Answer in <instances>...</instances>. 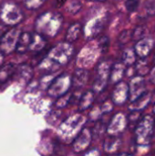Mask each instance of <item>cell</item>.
Masks as SVG:
<instances>
[{
	"instance_id": "20",
	"label": "cell",
	"mask_w": 155,
	"mask_h": 156,
	"mask_svg": "<svg viewBox=\"0 0 155 156\" xmlns=\"http://www.w3.org/2000/svg\"><path fill=\"white\" fill-rule=\"evenodd\" d=\"M68 0H55V5L56 7H61Z\"/></svg>"
},
{
	"instance_id": "7",
	"label": "cell",
	"mask_w": 155,
	"mask_h": 156,
	"mask_svg": "<svg viewBox=\"0 0 155 156\" xmlns=\"http://www.w3.org/2000/svg\"><path fill=\"white\" fill-rule=\"evenodd\" d=\"M81 28H82L81 24L79 22H75V23L71 24L66 33V41L70 44L73 43L74 41H76L79 37Z\"/></svg>"
},
{
	"instance_id": "18",
	"label": "cell",
	"mask_w": 155,
	"mask_h": 156,
	"mask_svg": "<svg viewBox=\"0 0 155 156\" xmlns=\"http://www.w3.org/2000/svg\"><path fill=\"white\" fill-rule=\"evenodd\" d=\"M100 46L101 47V49H106L107 47L109 46V38L107 37H102L99 42Z\"/></svg>"
},
{
	"instance_id": "12",
	"label": "cell",
	"mask_w": 155,
	"mask_h": 156,
	"mask_svg": "<svg viewBox=\"0 0 155 156\" xmlns=\"http://www.w3.org/2000/svg\"><path fill=\"white\" fill-rule=\"evenodd\" d=\"M132 37L136 42L145 37V27L143 26H138L132 31Z\"/></svg>"
},
{
	"instance_id": "19",
	"label": "cell",
	"mask_w": 155,
	"mask_h": 156,
	"mask_svg": "<svg viewBox=\"0 0 155 156\" xmlns=\"http://www.w3.org/2000/svg\"><path fill=\"white\" fill-rule=\"evenodd\" d=\"M5 28V26L0 25V41H1V39L3 38V37L5 35V33L7 32Z\"/></svg>"
},
{
	"instance_id": "3",
	"label": "cell",
	"mask_w": 155,
	"mask_h": 156,
	"mask_svg": "<svg viewBox=\"0 0 155 156\" xmlns=\"http://www.w3.org/2000/svg\"><path fill=\"white\" fill-rule=\"evenodd\" d=\"M0 17L6 25H16L21 22L23 13L21 9L14 3H5L1 7Z\"/></svg>"
},
{
	"instance_id": "2",
	"label": "cell",
	"mask_w": 155,
	"mask_h": 156,
	"mask_svg": "<svg viewBox=\"0 0 155 156\" xmlns=\"http://www.w3.org/2000/svg\"><path fill=\"white\" fill-rule=\"evenodd\" d=\"M74 53V48L72 45L69 42H62L56 47H54L48 52V58L59 65L66 64L72 57Z\"/></svg>"
},
{
	"instance_id": "13",
	"label": "cell",
	"mask_w": 155,
	"mask_h": 156,
	"mask_svg": "<svg viewBox=\"0 0 155 156\" xmlns=\"http://www.w3.org/2000/svg\"><path fill=\"white\" fill-rule=\"evenodd\" d=\"M81 6H82V5H81V3H80L79 0H72V1H70V3L68 5L67 10H68V12H69L70 14H76V13H78V12L80 10Z\"/></svg>"
},
{
	"instance_id": "8",
	"label": "cell",
	"mask_w": 155,
	"mask_h": 156,
	"mask_svg": "<svg viewBox=\"0 0 155 156\" xmlns=\"http://www.w3.org/2000/svg\"><path fill=\"white\" fill-rule=\"evenodd\" d=\"M45 45H46V39H45V37L43 36H41L39 34L33 35L30 49H34V50L39 51V50L43 49Z\"/></svg>"
},
{
	"instance_id": "5",
	"label": "cell",
	"mask_w": 155,
	"mask_h": 156,
	"mask_svg": "<svg viewBox=\"0 0 155 156\" xmlns=\"http://www.w3.org/2000/svg\"><path fill=\"white\" fill-rule=\"evenodd\" d=\"M102 28H103L102 19L99 17H95L93 19H90L85 24V27L83 28L84 35L88 38H94L101 32Z\"/></svg>"
},
{
	"instance_id": "6",
	"label": "cell",
	"mask_w": 155,
	"mask_h": 156,
	"mask_svg": "<svg viewBox=\"0 0 155 156\" xmlns=\"http://www.w3.org/2000/svg\"><path fill=\"white\" fill-rule=\"evenodd\" d=\"M32 37H33V34H30L28 32L20 34L17 44H16V50L19 53H24V52L27 51L28 49H30Z\"/></svg>"
},
{
	"instance_id": "17",
	"label": "cell",
	"mask_w": 155,
	"mask_h": 156,
	"mask_svg": "<svg viewBox=\"0 0 155 156\" xmlns=\"http://www.w3.org/2000/svg\"><path fill=\"white\" fill-rule=\"evenodd\" d=\"M45 0H25L28 8H37L43 4Z\"/></svg>"
},
{
	"instance_id": "14",
	"label": "cell",
	"mask_w": 155,
	"mask_h": 156,
	"mask_svg": "<svg viewBox=\"0 0 155 156\" xmlns=\"http://www.w3.org/2000/svg\"><path fill=\"white\" fill-rule=\"evenodd\" d=\"M144 9L148 15H155V0H147L144 3Z\"/></svg>"
},
{
	"instance_id": "21",
	"label": "cell",
	"mask_w": 155,
	"mask_h": 156,
	"mask_svg": "<svg viewBox=\"0 0 155 156\" xmlns=\"http://www.w3.org/2000/svg\"><path fill=\"white\" fill-rule=\"evenodd\" d=\"M152 78H154V80H155V67L153 68V72H152Z\"/></svg>"
},
{
	"instance_id": "22",
	"label": "cell",
	"mask_w": 155,
	"mask_h": 156,
	"mask_svg": "<svg viewBox=\"0 0 155 156\" xmlns=\"http://www.w3.org/2000/svg\"><path fill=\"white\" fill-rule=\"evenodd\" d=\"M90 1H92V2H104L106 0H90Z\"/></svg>"
},
{
	"instance_id": "15",
	"label": "cell",
	"mask_w": 155,
	"mask_h": 156,
	"mask_svg": "<svg viewBox=\"0 0 155 156\" xmlns=\"http://www.w3.org/2000/svg\"><path fill=\"white\" fill-rule=\"evenodd\" d=\"M125 6L129 12H134L139 6V0H126Z\"/></svg>"
},
{
	"instance_id": "23",
	"label": "cell",
	"mask_w": 155,
	"mask_h": 156,
	"mask_svg": "<svg viewBox=\"0 0 155 156\" xmlns=\"http://www.w3.org/2000/svg\"><path fill=\"white\" fill-rule=\"evenodd\" d=\"M154 60H155V54H154Z\"/></svg>"
},
{
	"instance_id": "9",
	"label": "cell",
	"mask_w": 155,
	"mask_h": 156,
	"mask_svg": "<svg viewBox=\"0 0 155 156\" xmlns=\"http://www.w3.org/2000/svg\"><path fill=\"white\" fill-rule=\"evenodd\" d=\"M136 52L134 50V48H127L126 50H124L123 55H122V61L123 64L127 65V66H131L135 62L136 59Z\"/></svg>"
},
{
	"instance_id": "4",
	"label": "cell",
	"mask_w": 155,
	"mask_h": 156,
	"mask_svg": "<svg viewBox=\"0 0 155 156\" xmlns=\"http://www.w3.org/2000/svg\"><path fill=\"white\" fill-rule=\"evenodd\" d=\"M153 47H154L153 38L145 37L135 43L134 50L137 56H139L141 58H145L152 52Z\"/></svg>"
},
{
	"instance_id": "1",
	"label": "cell",
	"mask_w": 155,
	"mask_h": 156,
	"mask_svg": "<svg viewBox=\"0 0 155 156\" xmlns=\"http://www.w3.org/2000/svg\"><path fill=\"white\" fill-rule=\"evenodd\" d=\"M63 24V17L59 13L47 12L39 16L36 21V30L43 37H56Z\"/></svg>"
},
{
	"instance_id": "11",
	"label": "cell",
	"mask_w": 155,
	"mask_h": 156,
	"mask_svg": "<svg viewBox=\"0 0 155 156\" xmlns=\"http://www.w3.org/2000/svg\"><path fill=\"white\" fill-rule=\"evenodd\" d=\"M88 77V72L85 69H77L74 73V77H73V81L75 85L80 86L81 84H84L86 80Z\"/></svg>"
},
{
	"instance_id": "10",
	"label": "cell",
	"mask_w": 155,
	"mask_h": 156,
	"mask_svg": "<svg viewBox=\"0 0 155 156\" xmlns=\"http://www.w3.org/2000/svg\"><path fill=\"white\" fill-rule=\"evenodd\" d=\"M15 69L13 64H7L0 69V82L6 81L14 73Z\"/></svg>"
},
{
	"instance_id": "16",
	"label": "cell",
	"mask_w": 155,
	"mask_h": 156,
	"mask_svg": "<svg viewBox=\"0 0 155 156\" xmlns=\"http://www.w3.org/2000/svg\"><path fill=\"white\" fill-rule=\"evenodd\" d=\"M132 32H130L129 30H124V31H122V32L120 34L119 41H120L122 44H124V43H126L127 41H129L130 39H132Z\"/></svg>"
}]
</instances>
